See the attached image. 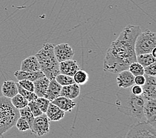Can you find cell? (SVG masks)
<instances>
[{
  "label": "cell",
  "instance_id": "8",
  "mask_svg": "<svg viewBox=\"0 0 156 138\" xmlns=\"http://www.w3.org/2000/svg\"><path fill=\"white\" fill-rule=\"evenodd\" d=\"M54 53L58 62L73 59L75 51L69 44L63 43L54 46Z\"/></svg>",
  "mask_w": 156,
  "mask_h": 138
},
{
  "label": "cell",
  "instance_id": "30",
  "mask_svg": "<svg viewBox=\"0 0 156 138\" xmlns=\"http://www.w3.org/2000/svg\"><path fill=\"white\" fill-rule=\"evenodd\" d=\"M29 108V109L31 111L32 114L34 115V117H37L39 116L41 114H43V113L42 112L41 110L39 109V106L37 104L35 100V101H31L28 102V105H27Z\"/></svg>",
  "mask_w": 156,
  "mask_h": 138
},
{
  "label": "cell",
  "instance_id": "10",
  "mask_svg": "<svg viewBox=\"0 0 156 138\" xmlns=\"http://www.w3.org/2000/svg\"><path fill=\"white\" fill-rule=\"evenodd\" d=\"M144 117L146 122L155 127L156 122V99L146 100L144 107Z\"/></svg>",
  "mask_w": 156,
  "mask_h": 138
},
{
  "label": "cell",
  "instance_id": "17",
  "mask_svg": "<svg viewBox=\"0 0 156 138\" xmlns=\"http://www.w3.org/2000/svg\"><path fill=\"white\" fill-rule=\"evenodd\" d=\"M2 93L3 96L11 99L18 94V90L16 82L8 80L3 82L2 86Z\"/></svg>",
  "mask_w": 156,
  "mask_h": 138
},
{
  "label": "cell",
  "instance_id": "32",
  "mask_svg": "<svg viewBox=\"0 0 156 138\" xmlns=\"http://www.w3.org/2000/svg\"><path fill=\"white\" fill-rule=\"evenodd\" d=\"M144 74L147 76H155L156 75V62L144 67Z\"/></svg>",
  "mask_w": 156,
  "mask_h": 138
},
{
  "label": "cell",
  "instance_id": "7",
  "mask_svg": "<svg viewBox=\"0 0 156 138\" xmlns=\"http://www.w3.org/2000/svg\"><path fill=\"white\" fill-rule=\"evenodd\" d=\"M30 130L38 136H43L49 132L50 120L45 114L35 117Z\"/></svg>",
  "mask_w": 156,
  "mask_h": 138
},
{
  "label": "cell",
  "instance_id": "33",
  "mask_svg": "<svg viewBox=\"0 0 156 138\" xmlns=\"http://www.w3.org/2000/svg\"><path fill=\"white\" fill-rule=\"evenodd\" d=\"M132 88L130 89V91L133 94L136 95V96H140L142 94L143 90H142V86L133 84L132 86Z\"/></svg>",
  "mask_w": 156,
  "mask_h": 138
},
{
  "label": "cell",
  "instance_id": "2",
  "mask_svg": "<svg viewBox=\"0 0 156 138\" xmlns=\"http://www.w3.org/2000/svg\"><path fill=\"white\" fill-rule=\"evenodd\" d=\"M116 93L115 104L120 112L137 119L144 118V107L146 100L142 95L133 94L130 90L123 88Z\"/></svg>",
  "mask_w": 156,
  "mask_h": 138
},
{
  "label": "cell",
  "instance_id": "6",
  "mask_svg": "<svg viewBox=\"0 0 156 138\" xmlns=\"http://www.w3.org/2000/svg\"><path fill=\"white\" fill-rule=\"evenodd\" d=\"M125 138H156L155 127L146 122L132 126Z\"/></svg>",
  "mask_w": 156,
  "mask_h": 138
},
{
  "label": "cell",
  "instance_id": "20",
  "mask_svg": "<svg viewBox=\"0 0 156 138\" xmlns=\"http://www.w3.org/2000/svg\"><path fill=\"white\" fill-rule=\"evenodd\" d=\"M50 80L46 76L40 78L33 82L34 84V92L37 97H44L49 87Z\"/></svg>",
  "mask_w": 156,
  "mask_h": 138
},
{
  "label": "cell",
  "instance_id": "26",
  "mask_svg": "<svg viewBox=\"0 0 156 138\" xmlns=\"http://www.w3.org/2000/svg\"><path fill=\"white\" fill-rule=\"evenodd\" d=\"M55 79L59 84L62 86V87L75 83V81H74L73 76L66 75V74H63L61 73H59L58 75L55 77Z\"/></svg>",
  "mask_w": 156,
  "mask_h": 138
},
{
  "label": "cell",
  "instance_id": "12",
  "mask_svg": "<svg viewBox=\"0 0 156 138\" xmlns=\"http://www.w3.org/2000/svg\"><path fill=\"white\" fill-rule=\"evenodd\" d=\"M80 69V66L77 61L73 60V59L59 62L60 73L66 74V75L73 76L74 74Z\"/></svg>",
  "mask_w": 156,
  "mask_h": 138
},
{
  "label": "cell",
  "instance_id": "18",
  "mask_svg": "<svg viewBox=\"0 0 156 138\" xmlns=\"http://www.w3.org/2000/svg\"><path fill=\"white\" fill-rule=\"evenodd\" d=\"M14 76L18 80V81L22 80H29L34 82L36 80L39 79V78L44 76V74L43 73L41 70L30 73L22 71V70H20L14 73Z\"/></svg>",
  "mask_w": 156,
  "mask_h": 138
},
{
  "label": "cell",
  "instance_id": "1",
  "mask_svg": "<svg viewBox=\"0 0 156 138\" xmlns=\"http://www.w3.org/2000/svg\"><path fill=\"white\" fill-rule=\"evenodd\" d=\"M141 32L140 26L133 25H128L122 30L108 48L104 60L105 71L118 74L128 70L130 64L136 61L135 43Z\"/></svg>",
  "mask_w": 156,
  "mask_h": 138
},
{
  "label": "cell",
  "instance_id": "13",
  "mask_svg": "<svg viewBox=\"0 0 156 138\" xmlns=\"http://www.w3.org/2000/svg\"><path fill=\"white\" fill-rule=\"evenodd\" d=\"M20 70L22 71L30 73L41 70L39 63L35 56H30L22 61Z\"/></svg>",
  "mask_w": 156,
  "mask_h": 138
},
{
  "label": "cell",
  "instance_id": "22",
  "mask_svg": "<svg viewBox=\"0 0 156 138\" xmlns=\"http://www.w3.org/2000/svg\"><path fill=\"white\" fill-rule=\"evenodd\" d=\"M73 79L75 81V83L78 85H83L86 84L88 81L89 76L87 72L84 70H79L78 71L74 74Z\"/></svg>",
  "mask_w": 156,
  "mask_h": 138
},
{
  "label": "cell",
  "instance_id": "31",
  "mask_svg": "<svg viewBox=\"0 0 156 138\" xmlns=\"http://www.w3.org/2000/svg\"><path fill=\"white\" fill-rule=\"evenodd\" d=\"M18 83L25 90L34 92V84H33V82L29 80H22L18 82Z\"/></svg>",
  "mask_w": 156,
  "mask_h": 138
},
{
  "label": "cell",
  "instance_id": "27",
  "mask_svg": "<svg viewBox=\"0 0 156 138\" xmlns=\"http://www.w3.org/2000/svg\"><path fill=\"white\" fill-rule=\"evenodd\" d=\"M128 70L134 76L138 75H144V67L136 61L130 64Z\"/></svg>",
  "mask_w": 156,
  "mask_h": 138
},
{
  "label": "cell",
  "instance_id": "23",
  "mask_svg": "<svg viewBox=\"0 0 156 138\" xmlns=\"http://www.w3.org/2000/svg\"><path fill=\"white\" fill-rule=\"evenodd\" d=\"M11 102L13 104V106L17 108V110L22 109L28 105V101L25 98H23L21 94L18 93L13 98H11Z\"/></svg>",
  "mask_w": 156,
  "mask_h": 138
},
{
  "label": "cell",
  "instance_id": "29",
  "mask_svg": "<svg viewBox=\"0 0 156 138\" xmlns=\"http://www.w3.org/2000/svg\"><path fill=\"white\" fill-rule=\"evenodd\" d=\"M16 126L20 132H24L30 129V126H29V123L24 118L21 117H20V118L17 120Z\"/></svg>",
  "mask_w": 156,
  "mask_h": 138
},
{
  "label": "cell",
  "instance_id": "19",
  "mask_svg": "<svg viewBox=\"0 0 156 138\" xmlns=\"http://www.w3.org/2000/svg\"><path fill=\"white\" fill-rule=\"evenodd\" d=\"M45 114L50 121L58 122L65 117V111L51 102Z\"/></svg>",
  "mask_w": 156,
  "mask_h": 138
},
{
  "label": "cell",
  "instance_id": "28",
  "mask_svg": "<svg viewBox=\"0 0 156 138\" xmlns=\"http://www.w3.org/2000/svg\"><path fill=\"white\" fill-rule=\"evenodd\" d=\"M35 102L39 106V109L42 111L43 114H45L46 111L48 109V107L49 106V104L51 102L49 100L44 98V97H38L36 99Z\"/></svg>",
  "mask_w": 156,
  "mask_h": 138
},
{
  "label": "cell",
  "instance_id": "35",
  "mask_svg": "<svg viewBox=\"0 0 156 138\" xmlns=\"http://www.w3.org/2000/svg\"><path fill=\"white\" fill-rule=\"evenodd\" d=\"M155 50H156V48H154L153 51H151V55H153L154 57H155Z\"/></svg>",
  "mask_w": 156,
  "mask_h": 138
},
{
  "label": "cell",
  "instance_id": "16",
  "mask_svg": "<svg viewBox=\"0 0 156 138\" xmlns=\"http://www.w3.org/2000/svg\"><path fill=\"white\" fill-rule=\"evenodd\" d=\"M61 88L62 86L59 84L55 79L50 80L44 98L49 100L50 102H52L53 100L60 96Z\"/></svg>",
  "mask_w": 156,
  "mask_h": 138
},
{
  "label": "cell",
  "instance_id": "14",
  "mask_svg": "<svg viewBox=\"0 0 156 138\" xmlns=\"http://www.w3.org/2000/svg\"><path fill=\"white\" fill-rule=\"evenodd\" d=\"M51 102L61 108L62 110L64 111H68V112L71 111L76 105V102L73 101V100L61 96H58V98H55Z\"/></svg>",
  "mask_w": 156,
  "mask_h": 138
},
{
  "label": "cell",
  "instance_id": "34",
  "mask_svg": "<svg viewBox=\"0 0 156 138\" xmlns=\"http://www.w3.org/2000/svg\"><path fill=\"white\" fill-rule=\"evenodd\" d=\"M146 82V78L144 75H138L134 76V84L142 86Z\"/></svg>",
  "mask_w": 156,
  "mask_h": 138
},
{
  "label": "cell",
  "instance_id": "4",
  "mask_svg": "<svg viewBox=\"0 0 156 138\" xmlns=\"http://www.w3.org/2000/svg\"><path fill=\"white\" fill-rule=\"evenodd\" d=\"M20 117L19 110L13 106L11 99L0 96V137L16 126Z\"/></svg>",
  "mask_w": 156,
  "mask_h": 138
},
{
  "label": "cell",
  "instance_id": "21",
  "mask_svg": "<svg viewBox=\"0 0 156 138\" xmlns=\"http://www.w3.org/2000/svg\"><path fill=\"white\" fill-rule=\"evenodd\" d=\"M156 58L154 57L151 53L142 54L136 55V62H137L144 67L149 66L152 63L155 62Z\"/></svg>",
  "mask_w": 156,
  "mask_h": 138
},
{
  "label": "cell",
  "instance_id": "15",
  "mask_svg": "<svg viewBox=\"0 0 156 138\" xmlns=\"http://www.w3.org/2000/svg\"><path fill=\"white\" fill-rule=\"evenodd\" d=\"M80 94V87L79 85L74 83L67 86L62 87L60 96L66 97L69 99H75L79 96Z\"/></svg>",
  "mask_w": 156,
  "mask_h": 138
},
{
  "label": "cell",
  "instance_id": "11",
  "mask_svg": "<svg viewBox=\"0 0 156 138\" xmlns=\"http://www.w3.org/2000/svg\"><path fill=\"white\" fill-rule=\"evenodd\" d=\"M116 83L122 88H129L134 84V76L128 70H124L118 73Z\"/></svg>",
  "mask_w": 156,
  "mask_h": 138
},
{
  "label": "cell",
  "instance_id": "9",
  "mask_svg": "<svg viewBox=\"0 0 156 138\" xmlns=\"http://www.w3.org/2000/svg\"><path fill=\"white\" fill-rule=\"evenodd\" d=\"M146 82L142 86V96L147 100L156 99V78L155 76L145 75Z\"/></svg>",
  "mask_w": 156,
  "mask_h": 138
},
{
  "label": "cell",
  "instance_id": "3",
  "mask_svg": "<svg viewBox=\"0 0 156 138\" xmlns=\"http://www.w3.org/2000/svg\"><path fill=\"white\" fill-rule=\"evenodd\" d=\"M35 57L40 65V70L49 80L55 79L59 71V62L54 53V45L47 43L44 44Z\"/></svg>",
  "mask_w": 156,
  "mask_h": 138
},
{
  "label": "cell",
  "instance_id": "25",
  "mask_svg": "<svg viewBox=\"0 0 156 138\" xmlns=\"http://www.w3.org/2000/svg\"><path fill=\"white\" fill-rule=\"evenodd\" d=\"M20 111V117L24 118L25 120L27 121L29 126H30V129H31V127L33 124V120H34V115L32 114L31 111L29 109V106H26L23 108H22V109L19 110Z\"/></svg>",
  "mask_w": 156,
  "mask_h": 138
},
{
  "label": "cell",
  "instance_id": "5",
  "mask_svg": "<svg viewBox=\"0 0 156 138\" xmlns=\"http://www.w3.org/2000/svg\"><path fill=\"white\" fill-rule=\"evenodd\" d=\"M156 48V34L146 29L141 32L137 37L135 43V52L136 55L151 53Z\"/></svg>",
  "mask_w": 156,
  "mask_h": 138
},
{
  "label": "cell",
  "instance_id": "24",
  "mask_svg": "<svg viewBox=\"0 0 156 138\" xmlns=\"http://www.w3.org/2000/svg\"><path fill=\"white\" fill-rule=\"evenodd\" d=\"M16 84H17V87L18 90V93L27 100L28 102L35 101V100H36V99L38 98L37 96L35 94V92H32L25 90V89L22 88L18 83H16Z\"/></svg>",
  "mask_w": 156,
  "mask_h": 138
}]
</instances>
